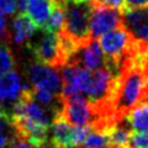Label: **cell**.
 I'll return each mask as SVG.
<instances>
[{
    "mask_svg": "<svg viewBox=\"0 0 148 148\" xmlns=\"http://www.w3.org/2000/svg\"><path fill=\"white\" fill-rule=\"evenodd\" d=\"M49 112L51 111L35 99L31 88L24 86L10 114L11 126L16 137L35 148H46L51 143L49 131L52 117H49ZM52 116H54L53 114Z\"/></svg>",
    "mask_w": 148,
    "mask_h": 148,
    "instance_id": "6da1fadb",
    "label": "cell"
},
{
    "mask_svg": "<svg viewBox=\"0 0 148 148\" xmlns=\"http://www.w3.org/2000/svg\"><path fill=\"white\" fill-rule=\"evenodd\" d=\"M148 101V71L126 58L120 68L116 80L112 109L119 121L136 108Z\"/></svg>",
    "mask_w": 148,
    "mask_h": 148,
    "instance_id": "7a4b0ae2",
    "label": "cell"
},
{
    "mask_svg": "<svg viewBox=\"0 0 148 148\" xmlns=\"http://www.w3.org/2000/svg\"><path fill=\"white\" fill-rule=\"evenodd\" d=\"M27 75L35 99L56 115L61 110L59 105L62 99V78L59 71L37 62L29 66Z\"/></svg>",
    "mask_w": 148,
    "mask_h": 148,
    "instance_id": "3957f363",
    "label": "cell"
},
{
    "mask_svg": "<svg viewBox=\"0 0 148 148\" xmlns=\"http://www.w3.org/2000/svg\"><path fill=\"white\" fill-rule=\"evenodd\" d=\"M62 4L64 10V27L62 32L79 46L86 43L91 40L89 34L90 1L62 0Z\"/></svg>",
    "mask_w": 148,
    "mask_h": 148,
    "instance_id": "277c9868",
    "label": "cell"
},
{
    "mask_svg": "<svg viewBox=\"0 0 148 148\" xmlns=\"http://www.w3.org/2000/svg\"><path fill=\"white\" fill-rule=\"evenodd\" d=\"M98 43L106 59H108V67L106 68L119 75L120 68H121L123 61L128 57L133 47V43H135L132 36L128 34V31L122 25L103 35L98 40Z\"/></svg>",
    "mask_w": 148,
    "mask_h": 148,
    "instance_id": "5b68a950",
    "label": "cell"
},
{
    "mask_svg": "<svg viewBox=\"0 0 148 148\" xmlns=\"http://www.w3.org/2000/svg\"><path fill=\"white\" fill-rule=\"evenodd\" d=\"M29 48L38 63L58 71L64 67L59 36L57 34L41 30L40 36L29 43Z\"/></svg>",
    "mask_w": 148,
    "mask_h": 148,
    "instance_id": "8992f818",
    "label": "cell"
},
{
    "mask_svg": "<svg viewBox=\"0 0 148 148\" xmlns=\"http://www.w3.org/2000/svg\"><path fill=\"white\" fill-rule=\"evenodd\" d=\"M88 128L75 127L71 125L62 114L54 115L51 122V147L52 148H80Z\"/></svg>",
    "mask_w": 148,
    "mask_h": 148,
    "instance_id": "52a82bcc",
    "label": "cell"
},
{
    "mask_svg": "<svg viewBox=\"0 0 148 148\" xmlns=\"http://www.w3.org/2000/svg\"><path fill=\"white\" fill-rule=\"evenodd\" d=\"M90 18L89 34L90 38L98 41L103 35L122 26V11L98 4L90 0Z\"/></svg>",
    "mask_w": 148,
    "mask_h": 148,
    "instance_id": "ba28073f",
    "label": "cell"
},
{
    "mask_svg": "<svg viewBox=\"0 0 148 148\" xmlns=\"http://www.w3.org/2000/svg\"><path fill=\"white\" fill-rule=\"evenodd\" d=\"M122 25L137 43L148 47V8L122 10Z\"/></svg>",
    "mask_w": 148,
    "mask_h": 148,
    "instance_id": "9c48e42d",
    "label": "cell"
},
{
    "mask_svg": "<svg viewBox=\"0 0 148 148\" xmlns=\"http://www.w3.org/2000/svg\"><path fill=\"white\" fill-rule=\"evenodd\" d=\"M68 64H77L90 71H98L108 67V59L104 56L98 41L90 40L82 45ZM67 66V64H66Z\"/></svg>",
    "mask_w": 148,
    "mask_h": 148,
    "instance_id": "30bf717a",
    "label": "cell"
},
{
    "mask_svg": "<svg viewBox=\"0 0 148 148\" xmlns=\"http://www.w3.org/2000/svg\"><path fill=\"white\" fill-rule=\"evenodd\" d=\"M57 1H61V0H27L26 12L37 29H46Z\"/></svg>",
    "mask_w": 148,
    "mask_h": 148,
    "instance_id": "8fae6325",
    "label": "cell"
},
{
    "mask_svg": "<svg viewBox=\"0 0 148 148\" xmlns=\"http://www.w3.org/2000/svg\"><path fill=\"white\" fill-rule=\"evenodd\" d=\"M9 31H10V41L16 45H22L32 38V36L37 31V27L27 14H18L14 17L11 30Z\"/></svg>",
    "mask_w": 148,
    "mask_h": 148,
    "instance_id": "7c38bea8",
    "label": "cell"
},
{
    "mask_svg": "<svg viewBox=\"0 0 148 148\" xmlns=\"http://www.w3.org/2000/svg\"><path fill=\"white\" fill-rule=\"evenodd\" d=\"M22 82L17 72L11 71L0 78V103H16L22 92Z\"/></svg>",
    "mask_w": 148,
    "mask_h": 148,
    "instance_id": "4fadbf2b",
    "label": "cell"
},
{
    "mask_svg": "<svg viewBox=\"0 0 148 148\" xmlns=\"http://www.w3.org/2000/svg\"><path fill=\"white\" fill-rule=\"evenodd\" d=\"M125 120L132 131L148 132V101L136 106Z\"/></svg>",
    "mask_w": 148,
    "mask_h": 148,
    "instance_id": "5bb4252c",
    "label": "cell"
},
{
    "mask_svg": "<svg viewBox=\"0 0 148 148\" xmlns=\"http://www.w3.org/2000/svg\"><path fill=\"white\" fill-rule=\"evenodd\" d=\"M16 61L11 48L6 43L0 42V78L5 75L6 73L14 71Z\"/></svg>",
    "mask_w": 148,
    "mask_h": 148,
    "instance_id": "9a60e30c",
    "label": "cell"
},
{
    "mask_svg": "<svg viewBox=\"0 0 148 148\" xmlns=\"http://www.w3.org/2000/svg\"><path fill=\"white\" fill-rule=\"evenodd\" d=\"M148 147V132L132 131L130 136L128 148H147Z\"/></svg>",
    "mask_w": 148,
    "mask_h": 148,
    "instance_id": "2e32d148",
    "label": "cell"
},
{
    "mask_svg": "<svg viewBox=\"0 0 148 148\" xmlns=\"http://www.w3.org/2000/svg\"><path fill=\"white\" fill-rule=\"evenodd\" d=\"M18 0H0V11L6 15H14L17 11Z\"/></svg>",
    "mask_w": 148,
    "mask_h": 148,
    "instance_id": "e0dca14e",
    "label": "cell"
},
{
    "mask_svg": "<svg viewBox=\"0 0 148 148\" xmlns=\"http://www.w3.org/2000/svg\"><path fill=\"white\" fill-rule=\"evenodd\" d=\"M0 42L1 43L10 42V31L8 29L6 18L1 11H0Z\"/></svg>",
    "mask_w": 148,
    "mask_h": 148,
    "instance_id": "ac0fdd59",
    "label": "cell"
},
{
    "mask_svg": "<svg viewBox=\"0 0 148 148\" xmlns=\"http://www.w3.org/2000/svg\"><path fill=\"white\" fill-rule=\"evenodd\" d=\"M148 8V0H123L122 10H133V9Z\"/></svg>",
    "mask_w": 148,
    "mask_h": 148,
    "instance_id": "d6986e66",
    "label": "cell"
},
{
    "mask_svg": "<svg viewBox=\"0 0 148 148\" xmlns=\"http://www.w3.org/2000/svg\"><path fill=\"white\" fill-rule=\"evenodd\" d=\"M92 1L114 8V9H117V10H121V11L123 9V0H92Z\"/></svg>",
    "mask_w": 148,
    "mask_h": 148,
    "instance_id": "ffe728a7",
    "label": "cell"
},
{
    "mask_svg": "<svg viewBox=\"0 0 148 148\" xmlns=\"http://www.w3.org/2000/svg\"><path fill=\"white\" fill-rule=\"evenodd\" d=\"M6 148H35V147L31 146L30 143H27L26 141H22V140H20V138L16 137Z\"/></svg>",
    "mask_w": 148,
    "mask_h": 148,
    "instance_id": "44dd1931",
    "label": "cell"
},
{
    "mask_svg": "<svg viewBox=\"0 0 148 148\" xmlns=\"http://www.w3.org/2000/svg\"><path fill=\"white\" fill-rule=\"evenodd\" d=\"M9 115H10V112H9V111L4 108V106H0V123H1L3 120L5 119L6 116H9Z\"/></svg>",
    "mask_w": 148,
    "mask_h": 148,
    "instance_id": "7402d4cb",
    "label": "cell"
},
{
    "mask_svg": "<svg viewBox=\"0 0 148 148\" xmlns=\"http://www.w3.org/2000/svg\"><path fill=\"white\" fill-rule=\"evenodd\" d=\"M74 1H90V0H74Z\"/></svg>",
    "mask_w": 148,
    "mask_h": 148,
    "instance_id": "603a6c76",
    "label": "cell"
},
{
    "mask_svg": "<svg viewBox=\"0 0 148 148\" xmlns=\"http://www.w3.org/2000/svg\"><path fill=\"white\" fill-rule=\"evenodd\" d=\"M147 148H148V147H147Z\"/></svg>",
    "mask_w": 148,
    "mask_h": 148,
    "instance_id": "cb8c5ba5",
    "label": "cell"
}]
</instances>
